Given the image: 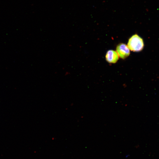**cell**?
Masks as SVG:
<instances>
[{
	"instance_id": "3957f363",
	"label": "cell",
	"mask_w": 159,
	"mask_h": 159,
	"mask_svg": "<svg viewBox=\"0 0 159 159\" xmlns=\"http://www.w3.org/2000/svg\"><path fill=\"white\" fill-rule=\"evenodd\" d=\"M106 61L110 63H115L118 61L119 56L117 52L114 50L108 51L105 56Z\"/></svg>"
},
{
	"instance_id": "7a4b0ae2",
	"label": "cell",
	"mask_w": 159,
	"mask_h": 159,
	"mask_svg": "<svg viewBox=\"0 0 159 159\" xmlns=\"http://www.w3.org/2000/svg\"><path fill=\"white\" fill-rule=\"evenodd\" d=\"M116 52L119 56L122 59H125L130 54L129 49L125 44L120 43L116 47Z\"/></svg>"
},
{
	"instance_id": "6da1fadb",
	"label": "cell",
	"mask_w": 159,
	"mask_h": 159,
	"mask_svg": "<svg viewBox=\"0 0 159 159\" xmlns=\"http://www.w3.org/2000/svg\"><path fill=\"white\" fill-rule=\"evenodd\" d=\"M127 46L129 49L133 52H140L144 47L143 39L137 34H135L129 39Z\"/></svg>"
}]
</instances>
